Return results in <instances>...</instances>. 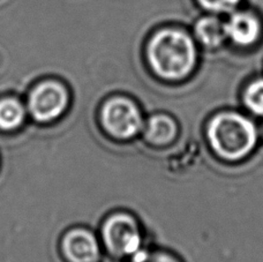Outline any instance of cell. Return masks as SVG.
Segmentation results:
<instances>
[{
  "label": "cell",
  "instance_id": "6da1fadb",
  "mask_svg": "<svg viewBox=\"0 0 263 262\" xmlns=\"http://www.w3.org/2000/svg\"><path fill=\"white\" fill-rule=\"evenodd\" d=\"M147 59L158 78L165 81L184 80L196 66V41L178 28H164L149 40Z\"/></svg>",
  "mask_w": 263,
  "mask_h": 262
},
{
  "label": "cell",
  "instance_id": "7a4b0ae2",
  "mask_svg": "<svg viewBox=\"0 0 263 262\" xmlns=\"http://www.w3.org/2000/svg\"><path fill=\"white\" fill-rule=\"evenodd\" d=\"M259 138L260 132L254 121L239 112H220L206 126L210 148L225 161L236 162L250 155Z\"/></svg>",
  "mask_w": 263,
  "mask_h": 262
},
{
  "label": "cell",
  "instance_id": "3957f363",
  "mask_svg": "<svg viewBox=\"0 0 263 262\" xmlns=\"http://www.w3.org/2000/svg\"><path fill=\"white\" fill-rule=\"evenodd\" d=\"M101 120L111 137L121 140L132 139L143 129V118L135 102L127 97H112L101 111Z\"/></svg>",
  "mask_w": 263,
  "mask_h": 262
},
{
  "label": "cell",
  "instance_id": "277c9868",
  "mask_svg": "<svg viewBox=\"0 0 263 262\" xmlns=\"http://www.w3.org/2000/svg\"><path fill=\"white\" fill-rule=\"evenodd\" d=\"M103 241L112 255L130 258L142 249V233L138 222L128 214L118 213L106 219L102 229Z\"/></svg>",
  "mask_w": 263,
  "mask_h": 262
},
{
  "label": "cell",
  "instance_id": "5b68a950",
  "mask_svg": "<svg viewBox=\"0 0 263 262\" xmlns=\"http://www.w3.org/2000/svg\"><path fill=\"white\" fill-rule=\"evenodd\" d=\"M68 101V91L63 83L46 80L32 89L28 98V107L36 120L51 121L63 115Z\"/></svg>",
  "mask_w": 263,
  "mask_h": 262
},
{
  "label": "cell",
  "instance_id": "8992f818",
  "mask_svg": "<svg viewBox=\"0 0 263 262\" xmlns=\"http://www.w3.org/2000/svg\"><path fill=\"white\" fill-rule=\"evenodd\" d=\"M224 22L228 41L240 48L254 45L262 34L260 18L252 12L236 9Z\"/></svg>",
  "mask_w": 263,
  "mask_h": 262
},
{
  "label": "cell",
  "instance_id": "52a82bcc",
  "mask_svg": "<svg viewBox=\"0 0 263 262\" xmlns=\"http://www.w3.org/2000/svg\"><path fill=\"white\" fill-rule=\"evenodd\" d=\"M62 250L68 262H98L101 256L96 236L87 229H73L66 233Z\"/></svg>",
  "mask_w": 263,
  "mask_h": 262
},
{
  "label": "cell",
  "instance_id": "ba28073f",
  "mask_svg": "<svg viewBox=\"0 0 263 262\" xmlns=\"http://www.w3.org/2000/svg\"><path fill=\"white\" fill-rule=\"evenodd\" d=\"M193 32L197 43L209 50L218 49L225 43V41H228L225 22L215 14L200 17L195 22Z\"/></svg>",
  "mask_w": 263,
  "mask_h": 262
},
{
  "label": "cell",
  "instance_id": "9c48e42d",
  "mask_svg": "<svg viewBox=\"0 0 263 262\" xmlns=\"http://www.w3.org/2000/svg\"><path fill=\"white\" fill-rule=\"evenodd\" d=\"M144 137L154 146H167L178 134V125L167 115H154L144 124Z\"/></svg>",
  "mask_w": 263,
  "mask_h": 262
},
{
  "label": "cell",
  "instance_id": "30bf717a",
  "mask_svg": "<svg viewBox=\"0 0 263 262\" xmlns=\"http://www.w3.org/2000/svg\"><path fill=\"white\" fill-rule=\"evenodd\" d=\"M26 118L22 103L13 97L0 100V129L12 130L21 126Z\"/></svg>",
  "mask_w": 263,
  "mask_h": 262
},
{
  "label": "cell",
  "instance_id": "8fae6325",
  "mask_svg": "<svg viewBox=\"0 0 263 262\" xmlns=\"http://www.w3.org/2000/svg\"><path fill=\"white\" fill-rule=\"evenodd\" d=\"M242 102L252 115L263 118V78L248 83L242 92Z\"/></svg>",
  "mask_w": 263,
  "mask_h": 262
},
{
  "label": "cell",
  "instance_id": "7c38bea8",
  "mask_svg": "<svg viewBox=\"0 0 263 262\" xmlns=\"http://www.w3.org/2000/svg\"><path fill=\"white\" fill-rule=\"evenodd\" d=\"M128 262H181V260L165 251H153L142 247L130 256Z\"/></svg>",
  "mask_w": 263,
  "mask_h": 262
},
{
  "label": "cell",
  "instance_id": "4fadbf2b",
  "mask_svg": "<svg viewBox=\"0 0 263 262\" xmlns=\"http://www.w3.org/2000/svg\"><path fill=\"white\" fill-rule=\"evenodd\" d=\"M197 4L209 14H230L237 9L242 0H196Z\"/></svg>",
  "mask_w": 263,
  "mask_h": 262
},
{
  "label": "cell",
  "instance_id": "5bb4252c",
  "mask_svg": "<svg viewBox=\"0 0 263 262\" xmlns=\"http://www.w3.org/2000/svg\"><path fill=\"white\" fill-rule=\"evenodd\" d=\"M259 132H260V137L263 139V124H262V126H261V128L259 129Z\"/></svg>",
  "mask_w": 263,
  "mask_h": 262
}]
</instances>
